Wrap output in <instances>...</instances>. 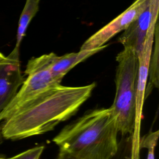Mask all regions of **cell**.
I'll use <instances>...</instances> for the list:
<instances>
[{
    "label": "cell",
    "instance_id": "cell-1",
    "mask_svg": "<svg viewBox=\"0 0 159 159\" xmlns=\"http://www.w3.org/2000/svg\"><path fill=\"white\" fill-rule=\"evenodd\" d=\"M96 83L82 86L57 85L22 105L4 120L1 134L18 140L52 130L78 111L91 96Z\"/></svg>",
    "mask_w": 159,
    "mask_h": 159
},
{
    "label": "cell",
    "instance_id": "cell-2",
    "mask_svg": "<svg viewBox=\"0 0 159 159\" xmlns=\"http://www.w3.org/2000/svg\"><path fill=\"white\" fill-rule=\"evenodd\" d=\"M118 133L110 107L88 111L53 139L59 148L55 159H112L119 149Z\"/></svg>",
    "mask_w": 159,
    "mask_h": 159
},
{
    "label": "cell",
    "instance_id": "cell-3",
    "mask_svg": "<svg viewBox=\"0 0 159 159\" xmlns=\"http://www.w3.org/2000/svg\"><path fill=\"white\" fill-rule=\"evenodd\" d=\"M116 96L110 109L119 133L132 134L134 127L138 54L131 48H124L116 56Z\"/></svg>",
    "mask_w": 159,
    "mask_h": 159
},
{
    "label": "cell",
    "instance_id": "cell-4",
    "mask_svg": "<svg viewBox=\"0 0 159 159\" xmlns=\"http://www.w3.org/2000/svg\"><path fill=\"white\" fill-rule=\"evenodd\" d=\"M57 55L53 52L30 58L24 71L27 78L17 93L0 114V122L24 104L61 83L53 77L51 66Z\"/></svg>",
    "mask_w": 159,
    "mask_h": 159
},
{
    "label": "cell",
    "instance_id": "cell-5",
    "mask_svg": "<svg viewBox=\"0 0 159 159\" xmlns=\"http://www.w3.org/2000/svg\"><path fill=\"white\" fill-rule=\"evenodd\" d=\"M149 2L150 0H135L125 11L89 37L80 50H93L106 45L115 35L125 30L144 11Z\"/></svg>",
    "mask_w": 159,
    "mask_h": 159
},
{
    "label": "cell",
    "instance_id": "cell-6",
    "mask_svg": "<svg viewBox=\"0 0 159 159\" xmlns=\"http://www.w3.org/2000/svg\"><path fill=\"white\" fill-rule=\"evenodd\" d=\"M24 80L20 70L19 49L14 48L0 61V114L16 96Z\"/></svg>",
    "mask_w": 159,
    "mask_h": 159
},
{
    "label": "cell",
    "instance_id": "cell-7",
    "mask_svg": "<svg viewBox=\"0 0 159 159\" xmlns=\"http://www.w3.org/2000/svg\"><path fill=\"white\" fill-rule=\"evenodd\" d=\"M159 0H150L144 11L124 30L119 42L124 48H131L139 55L146 37L150 23L158 14Z\"/></svg>",
    "mask_w": 159,
    "mask_h": 159
},
{
    "label": "cell",
    "instance_id": "cell-8",
    "mask_svg": "<svg viewBox=\"0 0 159 159\" xmlns=\"http://www.w3.org/2000/svg\"><path fill=\"white\" fill-rule=\"evenodd\" d=\"M158 14L153 17L146 37L143 42L142 48L138 55V70L137 77V88L135 98V109H143L145 94L148 77V69L152 51L154 43V35L157 22Z\"/></svg>",
    "mask_w": 159,
    "mask_h": 159
},
{
    "label": "cell",
    "instance_id": "cell-9",
    "mask_svg": "<svg viewBox=\"0 0 159 159\" xmlns=\"http://www.w3.org/2000/svg\"><path fill=\"white\" fill-rule=\"evenodd\" d=\"M107 45L106 44L93 50H80L78 52L66 53L60 57L56 55L51 66L53 77L61 83L65 75L77 64L103 50Z\"/></svg>",
    "mask_w": 159,
    "mask_h": 159
},
{
    "label": "cell",
    "instance_id": "cell-10",
    "mask_svg": "<svg viewBox=\"0 0 159 159\" xmlns=\"http://www.w3.org/2000/svg\"><path fill=\"white\" fill-rule=\"evenodd\" d=\"M40 1V0L25 1L24 7L19 20L15 48L19 49L21 42L25 35L27 29L39 9Z\"/></svg>",
    "mask_w": 159,
    "mask_h": 159
},
{
    "label": "cell",
    "instance_id": "cell-11",
    "mask_svg": "<svg viewBox=\"0 0 159 159\" xmlns=\"http://www.w3.org/2000/svg\"><path fill=\"white\" fill-rule=\"evenodd\" d=\"M158 24L157 23L155 27V35H154V42L155 47L153 52L152 51V54L150 57L149 69H148V75H149V84L148 86L146 88L145 98H146L151 90L153 88H157L158 86Z\"/></svg>",
    "mask_w": 159,
    "mask_h": 159
},
{
    "label": "cell",
    "instance_id": "cell-12",
    "mask_svg": "<svg viewBox=\"0 0 159 159\" xmlns=\"http://www.w3.org/2000/svg\"><path fill=\"white\" fill-rule=\"evenodd\" d=\"M159 131H150L140 140V148H147V159H155V150L157 144Z\"/></svg>",
    "mask_w": 159,
    "mask_h": 159
},
{
    "label": "cell",
    "instance_id": "cell-13",
    "mask_svg": "<svg viewBox=\"0 0 159 159\" xmlns=\"http://www.w3.org/2000/svg\"><path fill=\"white\" fill-rule=\"evenodd\" d=\"M44 148L45 147L43 145L37 146L6 159H40Z\"/></svg>",
    "mask_w": 159,
    "mask_h": 159
},
{
    "label": "cell",
    "instance_id": "cell-14",
    "mask_svg": "<svg viewBox=\"0 0 159 159\" xmlns=\"http://www.w3.org/2000/svg\"><path fill=\"white\" fill-rule=\"evenodd\" d=\"M5 57H5L2 53L0 52V61H2V60H4V59L5 58Z\"/></svg>",
    "mask_w": 159,
    "mask_h": 159
},
{
    "label": "cell",
    "instance_id": "cell-15",
    "mask_svg": "<svg viewBox=\"0 0 159 159\" xmlns=\"http://www.w3.org/2000/svg\"><path fill=\"white\" fill-rule=\"evenodd\" d=\"M0 159H6V158H1V157H0Z\"/></svg>",
    "mask_w": 159,
    "mask_h": 159
}]
</instances>
